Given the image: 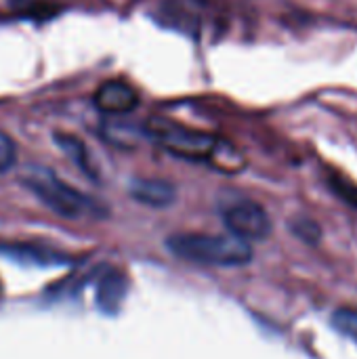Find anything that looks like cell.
<instances>
[{
    "instance_id": "1",
    "label": "cell",
    "mask_w": 357,
    "mask_h": 359,
    "mask_svg": "<svg viewBox=\"0 0 357 359\" xmlns=\"http://www.w3.org/2000/svg\"><path fill=\"white\" fill-rule=\"evenodd\" d=\"M21 185L63 219H99L105 215V208L97 200L67 185L46 166H27L21 172Z\"/></svg>"
},
{
    "instance_id": "2",
    "label": "cell",
    "mask_w": 357,
    "mask_h": 359,
    "mask_svg": "<svg viewBox=\"0 0 357 359\" xmlns=\"http://www.w3.org/2000/svg\"><path fill=\"white\" fill-rule=\"evenodd\" d=\"M166 246L173 255H177L183 261L210 267H242L252 259L250 244L231 233H177L166 240Z\"/></svg>"
},
{
    "instance_id": "3",
    "label": "cell",
    "mask_w": 357,
    "mask_h": 359,
    "mask_svg": "<svg viewBox=\"0 0 357 359\" xmlns=\"http://www.w3.org/2000/svg\"><path fill=\"white\" fill-rule=\"evenodd\" d=\"M145 137L154 139L160 147H164L168 154L183 158V160H208L217 141L213 135L187 128L177 122H168L164 118H154L145 126Z\"/></svg>"
},
{
    "instance_id": "4",
    "label": "cell",
    "mask_w": 357,
    "mask_h": 359,
    "mask_svg": "<svg viewBox=\"0 0 357 359\" xmlns=\"http://www.w3.org/2000/svg\"><path fill=\"white\" fill-rule=\"evenodd\" d=\"M223 223L231 236L244 242H259L269 238L271 219L263 206L250 200H240L223 208Z\"/></svg>"
},
{
    "instance_id": "5",
    "label": "cell",
    "mask_w": 357,
    "mask_h": 359,
    "mask_svg": "<svg viewBox=\"0 0 357 359\" xmlns=\"http://www.w3.org/2000/svg\"><path fill=\"white\" fill-rule=\"evenodd\" d=\"M93 103L105 116H124V114H130L137 109L139 93L126 82L109 80V82H103L95 90Z\"/></svg>"
},
{
    "instance_id": "6",
    "label": "cell",
    "mask_w": 357,
    "mask_h": 359,
    "mask_svg": "<svg viewBox=\"0 0 357 359\" xmlns=\"http://www.w3.org/2000/svg\"><path fill=\"white\" fill-rule=\"evenodd\" d=\"M128 194L135 202L149 208H166L177 200V187L164 179L137 177L128 183Z\"/></svg>"
},
{
    "instance_id": "7",
    "label": "cell",
    "mask_w": 357,
    "mask_h": 359,
    "mask_svg": "<svg viewBox=\"0 0 357 359\" xmlns=\"http://www.w3.org/2000/svg\"><path fill=\"white\" fill-rule=\"evenodd\" d=\"M126 290H128L126 278L116 269H107L97 284V307L107 316L118 313L126 299Z\"/></svg>"
},
{
    "instance_id": "8",
    "label": "cell",
    "mask_w": 357,
    "mask_h": 359,
    "mask_svg": "<svg viewBox=\"0 0 357 359\" xmlns=\"http://www.w3.org/2000/svg\"><path fill=\"white\" fill-rule=\"evenodd\" d=\"M0 252L11 257L17 263H27L36 267H63L69 263V259L57 250H48L42 246H27V244H13V246H2Z\"/></svg>"
},
{
    "instance_id": "9",
    "label": "cell",
    "mask_w": 357,
    "mask_h": 359,
    "mask_svg": "<svg viewBox=\"0 0 357 359\" xmlns=\"http://www.w3.org/2000/svg\"><path fill=\"white\" fill-rule=\"evenodd\" d=\"M145 137V130L143 128H137L135 124H126V122H120V120H109L105 126H103V139L116 147H135L141 139Z\"/></svg>"
},
{
    "instance_id": "10",
    "label": "cell",
    "mask_w": 357,
    "mask_h": 359,
    "mask_svg": "<svg viewBox=\"0 0 357 359\" xmlns=\"http://www.w3.org/2000/svg\"><path fill=\"white\" fill-rule=\"evenodd\" d=\"M55 143L59 145V149L88 177H95V170H93V164L88 160V149L86 145L76 137V135H63V133H57L55 135Z\"/></svg>"
},
{
    "instance_id": "11",
    "label": "cell",
    "mask_w": 357,
    "mask_h": 359,
    "mask_svg": "<svg viewBox=\"0 0 357 359\" xmlns=\"http://www.w3.org/2000/svg\"><path fill=\"white\" fill-rule=\"evenodd\" d=\"M290 231L299 238V240H303L305 244H318L320 242V238H322V229H320V225L316 223V221H311V219H307V217H299V219H292L290 221Z\"/></svg>"
},
{
    "instance_id": "12",
    "label": "cell",
    "mask_w": 357,
    "mask_h": 359,
    "mask_svg": "<svg viewBox=\"0 0 357 359\" xmlns=\"http://www.w3.org/2000/svg\"><path fill=\"white\" fill-rule=\"evenodd\" d=\"M332 326L339 334L347 337L349 341L357 343V311L351 309H339L332 316Z\"/></svg>"
},
{
    "instance_id": "13",
    "label": "cell",
    "mask_w": 357,
    "mask_h": 359,
    "mask_svg": "<svg viewBox=\"0 0 357 359\" xmlns=\"http://www.w3.org/2000/svg\"><path fill=\"white\" fill-rule=\"evenodd\" d=\"M15 162H17V147L13 139L0 130V175L6 172Z\"/></svg>"
},
{
    "instance_id": "14",
    "label": "cell",
    "mask_w": 357,
    "mask_h": 359,
    "mask_svg": "<svg viewBox=\"0 0 357 359\" xmlns=\"http://www.w3.org/2000/svg\"><path fill=\"white\" fill-rule=\"evenodd\" d=\"M335 187H337V191H339V196H341L343 200H347L351 206H356L357 208V189L347 187L345 183H343V185H335Z\"/></svg>"
}]
</instances>
